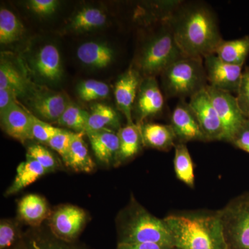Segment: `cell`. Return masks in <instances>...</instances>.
<instances>
[{
    "mask_svg": "<svg viewBox=\"0 0 249 249\" xmlns=\"http://www.w3.org/2000/svg\"><path fill=\"white\" fill-rule=\"evenodd\" d=\"M29 6L36 14L47 16L55 12L58 1L55 0H31L29 2Z\"/></svg>",
    "mask_w": 249,
    "mask_h": 249,
    "instance_id": "f35d334b",
    "label": "cell"
},
{
    "mask_svg": "<svg viewBox=\"0 0 249 249\" xmlns=\"http://www.w3.org/2000/svg\"><path fill=\"white\" fill-rule=\"evenodd\" d=\"M10 249H27V247H26L25 242H24V241L22 240V242H21L20 243L18 244V245H16V247H13V248Z\"/></svg>",
    "mask_w": 249,
    "mask_h": 249,
    "instance_id": "b9f144b4",
    "label": "cell"
},
{
    "mask_svg": "<svg viewBox=\"0 0 249 249\" xmlns=\"http://www.w3.org/2000/svg\"><path fill=\"white\" fill-rule=\"evenodd\" d=\"M116 249H176L156 243H118Z\"/></svg>",
    "mask_w": 249,
    "mask_h": 249,
    "instance_id": "ab89813d",
    "label": "cell"
},
{
    "mask_svg": "<svg viewBox=\"0 0 249 249\" xmlns=\"http://www.w3.org/2000/svg\"><path fill=\"white\" fill-rule=\"evenodd\" d=\"M107 21V16L102 10L95 7H86L80 10L72 18L70 27L75 31H88L103 27Z\"/></svg>",
    "mask_w": 249,
    "mask_h": 249,
    "instance_id": "4316f807",
    "label": "cell"
},
{
    "mask_svg": "<svg viewBox=\"0 0 249 249\" xmlns=\"http://www.w3.org/2000/svg\"><path fill=\"white\" fill-rule=\"evenodd\" d=\"M84 132H72L71 146L65 164L78 173H89L94 170L95 163L85 143Z\"/></svg>",
    "mask_w": 249,
    "mask_h": 249,
    "instance_id": "7402d4cb",
    "label": "cell"
},
{
    "mask_svg": "<svg viewBox=\"0 0 249 249\" xmlns=\"http://www.w3.org/2000/svg\"><path fill=\"white\" fill-rule=\"evenodd\" d=\"M167 22L185 56L204 59L223 40L217 16L202 1H181Z\"/></svg>",
    "mask_w": 249,
    "mask_h": 249,
    "instance_id": "6da1fadb",
    "label": "cell"
},
{
    "mask_svg": "<svg viewBox=\"0 0 249 249\" xmlns=\"http://www.w3.org/2000/svg\"><path fill=\"white\" fill-rule=\"evenodd\" d=\"M89 117V113L78 106L69 104L57 124L73 129L75 132H84Z\"/></svg>",
    "mask_w": 249,
    "mask_h": 249,
    "instance_id": "f546056e",
    "label": "cell"
},
{
    "mask_svg": "<svg viewBox=\"0 0 249 249\" xmlns=\"http://www.w3.org/2000/svg\"><path fill=\"white\" fill-rule=\"evenodd\" d=\"M175 148L174 169L177 178L190 188H194V165L186 144L177 143Z\"/></svg>",
    "mask_w": 249,
    "mask_h": 249,
    "instance_id": "484cf974",
    "label": "cell"
},
{
    "mask_svg": "<svg viewBox=\"0 0 249 249\" xmlns=\"http://www.w3.org/2000/svg\"><path fill=\"white\" fill-rule=\"evenodd\" d=\"M24 29L14 13L1 8L0 10V43L8 45L20 38Z\"/></svg>",
    "mask_w": 249,
    "mask_h": 249,
    "instance_id": "f1b7e54d",
    "label": "cell"
},
{
    "mask_svg": "<svg viewBox=\"0 0 249 249\" xmlns=\"http://www.w3.org/2000/svg\"><path fill=\"white\" fill-rule=\"evenodd\" d=\"M160 77L165 94L180 100L191 98L209 85L202 58L183 57L165 69Z\"/></svg>",
    "mask_w": 249,
    "mask_h": 249,
    "instance_id": "5b68a950",
    "label": "cell"
},
{
    "mask_svg": "<svg viewBox=\"0 0 249 249\" xmlns=\"http://www.w3.org/2000/svg\"><path fill=\"white\" fill-rule=\"evenodd\" d=\"M31 134L33 139L42 143H48L51 139L61 132L62 129L54 127L42 120H40L36 116L31 114Z\"/></svg>",
    "mask_w": 249,
    "mask_h": 249,
    "instance_id": "836d02e7",
    "label": "cell"
},
{
    "mask_svg": "<svg viewBox=\"0 0 249 249\" xmlns=\"http://www.w3.org/2000/svg\"><path fill=\"white\" fill-rule=\"evenodd\" d=\"M25 242L27 249H88L74 242H67L55 236L34 235L29 237Z\"/></svg>",
    "mask_w": 249,
    "mask_h": 249,
    "instance_id": "4dcf8cb0",
    "label": "cell"
},
{
    "mask_svg": "<svg viewBox=\"0 0 249 249\" xmlns=\"http://www.w3.org/2000/svg\"><path fill=\"white\" fill-rule=\"evenodd\" d=\"M37 74L44 79L56 82L61 79V59L58 49L53 45H46L40 49L34 62Z\"/></svg>",
    "mask_w": 249,
    "mask_h": 249,
    "instance_id": "d6986e66",
    "label": "cell"
},
{
    "mask_svg": "<svg viewBox=\"0 0 249 249\" xmlns=\"http://www.w3.org/2000/svg\"><path fill=\"white\" fill-rule=\"evenodd\" d=\"M219 211L227 249H249V192L233 198Z\"/></svg>",
    "mask_w": 249,
    "mask_h": 249,
    "instance_id": "8992f818",
    "label": "cell"
},
{
    "mask_svg": "<svg viewBox=\"0 0 249 249\" xmlns=\"http://www.w3.org/2000/svg\"><path fill=\"white\" fill-rule=\"evenodd\" d=\"M78 96L85 101L103 99L109 96L110 89L106 83L96 80H88L78 85Z\"/></svg>",
    "mask_w": 249,
    "mask_h": 249,
    "instance_id": "1f68e13d",
    "label": "cell"
},
{
    "mask_svg": "<svg viewBox=\"0 0 249 249\" xmlns=\"http://www.w3.org/2000/svg\"><path fill=\"white\" fill-rule=\"evenodd\" d=\"M206 90L222 123L224 130L223 142L231 143L247 118L241 111L233 94L209 85Z\"/></svg>",
    "mask_w": 249,
    "mask_h": 249,
    "instance_id": "52a82bcc",
    "label": "cell"
},
{
    "mask_svg": "<svg viewBox=\"0 0 249 249\" xmlns=\"http://www.w3.org/2000/svg\"><path fill=\"white\" fill-rule=\"evenodd\" d=\"M188 103L197 118L207 142H223L222 123L206 88L192 96Z\"/></svg>",
    "mask_w": 249,
    "mask_h": 249,
    "instance_id": "8fae6325",
    "label": "cell"
},
{
    "mask_svg": "<svg viewBox=\"0 0 249 249\" xmlns=\"http://www.w3.org/2000/svg\"><path fill=\"white\" fill-rule=\"evenodd\" d=\"M120 116L110 106L98 103L91 107L85 134L102 129H121Z\"/></svg>",
    "mask_w": 249,
    "mask_h": 249,
    "instance_id": "cb8c5ba5",
    "label": "cell"
},
{
    "mask_svg": "<svg viewBox=\"0 0 249 249\" xmlns=\"http://www.w3.org/2000/svg\"><path fill=\"white\" fill-rule=\"evenodd\" d=\"M71 139L72 132L62 129L61 132L54 136L47 143L51 148L58 152L65 163L68 157Z\"/></svg>",
    "mask_w": 249,
    "mask_h": 249,
    "instance_id": "d590c367",
    "label": "cell"
},
{
    "mask_svg": "<svg viewBox=\"0 0 249 249\" xmlns=\"http://www.w3.org/2000/svg\"><path fill=\"white\" fill-rule=\"evenodd\" d=\"M1 114V124L5 132L15 139L24 142L33 139L31 114L14 103Z\"/></svg>",
    "mask_w": 249,
    "mask_h": 249,
    "instance_id": "5bb4252c",
    "label": "cell"
},
{
    "mask_svg": "<svg viewBox=\"0 0 249 249\" xmlns=\"http://www.w3.org/2000/svg\"><path fill=\"white\" fill-rule=\"evenodd\" d=\"M184 56L166 20L161 22L160 29L142 46L135 67L142 77H156Z\"/></svg>",
    "mask_w": 249,
    "mask_h": 249,
    "instance_id": "277c9868",
    "label": "cell"
},
{
    "mask_svg": "<svg viewBox=\"0 0 249 249\" xmlns=\"http://www.w3.org/2000/svg\"><path fill=\"white\" fill-rule=\"evenodd\" d=\"M118 243H156L174 247L169 228L164 219L150 213L132 197L116 219Z\"/></svg>",
    "mask_w": 249,
    "mask_h": 249,
    "instance_id": "3957f363",
    "label": "cell"
},
{
    "mask_svg": "<svg viewBox=\"0 0 249 249\" xmlns=\"http://www.w3.org/2000/svg\"><path fill=\"white\" fill-rule=\"evenodd\" d=\"M27 155L37 160L49 173L58 170L59 168L58 160L54 156L46 147L39 144L29 145Z\"/></svg>",
    "mask_w": 249,
    "mask_h": 249,
    "instance_id": "e575fe53",
    "label": "cell"
},
{
    "mask_svg": "<svg viewBox=\"0 0 249 249\" xmlns=\"http://www.w3.org/2000/svg\"><path fill=\"white\" fill-rule=\"evenodd\" d=\"M48 173V171L37 160L27 155L25 161L18 165L16 178L11 186L6 190L5 196L16 194Z\"/></svg>",
    "mask_w": 249,
    "mask_h": 249,
    "instance_id": "603a6c76",
    "label": "cell"
},
{
    "mask_svg": "<svg viewBox=\"0 0 249 249\" xmlns=\"http://www.w3.org/2000/svg\"><path fill=\"white\" fill-rule=\"evenodd\" d=\"M19 219L23 222L36 228L50 217L48 203L38 195L29 194L23 196L18 205Z\"/></svg>",
    "mask_w": 249,
    "mask_h": 249,
    "instance_id": "ac0fdd59",
    "label": "cell"
},
{
    "mask_svg": "<svg viewBox=\"0 0 249 249\" xmlns=\"http://www.w3.org/2000/svg\"><path fill=\"white\" fill-rule=\"evenodd\" d=\"M142 78L137 67L132 65L119 77L115 84L116 106L125 117L127 124H134L132 112Z\"/></svg>",
    "mask_w": 249,
    "mask_h": 249,
    "instance_id": "4fadbf2b",
    "label": "cell"
},
{
    "mask_svg": "<svg viewBox=\"0 0 249 249\" xmlns=\"http://www.w3.org/2000/svg\"><path fill=\"white\" fill-rule=\"evenodd\" d=\"M144 146L168 151L177 144L170 124L144 122L139 124Z\"/></svg>",
    "mask_w": 249,
    "mask_h": 249,
    "instance_id": "e0dca14e",
    "label": "cell"
},
{
    "mask_svg": "<svg viewBox=\"0 0 249 249\" xmlns=\"http://www.w3.org/2000/svg\"><path fill=\"white\" fill-rule=\"evenodd\" d=\"M164 220L176 249H227L219 211L170 214Z\"/></svg>",
    "mask_w": 249,
    "mask_h": 249,
    "instance_id": "7a4b0ae2",
    "label": "cell"
},
{
    "mask_svg": "<svg viewBox=\"0 0 249 249\" xmlns=\"http://www.w3.org/2000/svg\"><path fill=\"white\" fill-rule=\"evenodd\" d=\"M17 96L9 89H0V112L16 103Z\"/></svg>",
    "mask_w": 249,
    "mask_h": 249,
    "instance_id": "60d3db41",
    "label": "cell"
},
{
    "mask_svg": "<svg viewBox=\"0 0 249 249\" xmlns=\"http://www.w3.org/2000/svg\"><path fill=\"white\" fill-rule=\"evenodd\" d=\"M22 242L18 223L10 219L0 222V249H10Z\"/></svg>",
    "mask_w": 249,
    "mask_h": 249,
    "instance_id": "d6a6232c",
    "label": "cell"
},
{
    "mask_svg": "<svg viewBox=\"0 0 249 249\" xmlns=\"http://www.w3.org/2000/svg\"><path fill=\"white\" fill-rule=\"evenodd\" d=\"M68 100L62 93H39L31 100L33 110L46 122H56L69 106Z\"/></svg>",
    "mask_w": 249,
    "mask_h": 249,
    "instance_id": "2e32d148",
    "label": "cell"
},
{
    "mask_svg": "<svg viewBox=\"0 0 249 249\" xmlns=\"http://www.w3.org/2000/svg\"><path fill=\"white\" fill-rule=\"evenodd\" d=\"M118 135L119 138V151L116 164H121L138 155L143 143L140 125L134 123L121 127L118 131Z\"/></svg>",
    "mask_w": 249,
    "mask_h": 249,
    "instance_id": "ffe728a7",
    "label": "cell"
},
{
    "mask_svg": "<svg viewBox=\"0 0 249 249\" xmlns=\"http://www.w3.org/2000/svg\"><path fill=\"white\" fill-rule=\"evenodd\" d=\"M0 89H9L17 96L24 94L27 89L25 78L12 64L3 59L0 65Z\"/></svg>",
    "mask_w": 249,
    "mask_h": 249,
    "instance_id": "83f0119b",
    "label": "cell"
},
{
    "mask_svg": "<svg viewBox=\"0 0 249 249\" xmlns=\"http://www.w3.org/2000/svg\"><path fill=\"white\" fill-rule=\"evenodd\" d=\"M204 64L210 86L237 94L244 71L242 66L227 63L214 53L205 57Z\"/></svg>",
    "mask_w": 249,
    "mask_h": 249,
    "instance_id": "9c48e42d",
    "label": "cell"
},
{
    "mask_svg": "<svg viewBox=\"0 0 249 249\" xmlns=\"http://www.w3.org/2000/svg\"><path fill=\"white\" fill-rule=\"evenodd\" d=\"M231 143L249 154V119H246L244 121Z\"/></svg>",
    "mask_w": 249,
    "mask_h": 249,
    "instance_id": "74e56055",
    "label": "cell"
},
{
    "mask_svg": "<svg viewBox=\"0 0 249 249\" xmlns=\"http://www.w3.org/2000/svg\"><path fill=\"white\" fill-rule=\"evenodd\" d=\"M164 106V96L156 77H143L132 112V116H136L137 124H142L149 118L160 115Z\"/></svg>",
    "mask_w": 249,
    "mask_h": 249,
    "instance_id": "30bf717a",
    "label": "cell"
},
{
    "mask_svg": "<svg viewBox=\"0 0 249 249\" xmlns=\"http://www.w3.org/2000/svg\"><path fill=\"white\" fill-rule=\"evenodd\" d=\"M77 57L82 63L94 68H105L114 60V52L106 44L97 42L83 43L77 50Z\"/></svg>",
    "mask_w": 249,
    "mask_h": 249,
    "instance_id": "44dd1931",
    "label": "cell"
},
{
    "mask_svg": "<svg viewBox=\"0 0 249 249\" xmlns=\"http://www.w3.org/2000/svg\"><path fill=\"white\" fill-rule=\"evenodd\" d=\"M236 100L243 115L249 119V67H246L242 73Z\"/></svg>",
    "mask_w": 249,
    "mask_h": 249,
    "instance_id": "8d00e7d4",
    "label": "cell"
},
{
    "mask_svg": "<svg viewBox=\"0 0 249 249\" xmlns=\"http://www.w3.org/2000/svg\"><path fill=\"white\" fill-rule=\"evenodd\" d=\"M214 53L227 63L243 66L249 54V36L236 40H223Z\"/></svg>",
    "mask_w": 249,
    "mask_h": 249,
    "instance_id": "d4e9b609",
    "label": "cell"
},
{
    "mask_svg": "<svg viewBox=\"0 0 249 249\" xmlns=\"http://www.w3.org/2000/svg\"><path fill=\"white\" fill-rule=\"evenodd\" d=\"M170 124L176 137L177 143L207 142L194 111L185 100H180L177 104L172 112Z\"/></svg>",
    "mask_w": 249,
    "mask_h": 249,
    "instance_id": "7c38bea8",
    "label": "cell"
},
{
    "mask_svg": "<svg viewBox=\"0 0 249 249\" xmlns=\"http://www.w3.org/2000/svg\"><path fill=\"white\" fill-rule=\"evenodd\" d=\"M49 227L52 235L67 242H74L88 220L87 213L73 205H62L51 214Z\"/></svg>",
    "mask_w": 249,
    "mask_h": 249,
    "instance_id": "ba28073f",
    "label": "cell"
},
{
    "mask_svg": "<svg viewBox=\"0 0 249 249\" xmlns=\"http://www.w3.org/2000/svg\"><path fill=\"white\" fill-rule=\"evenodd\" d=\"M89 139L95 157L104 164H116L119 151L118 132L111 129H102L85 134Z\"/></svg>",
    "mask_w": 249,
    "mask_h": 249,
    "instance_id": "9a60e30c",
    "label": "cell"
}]
</instances>
